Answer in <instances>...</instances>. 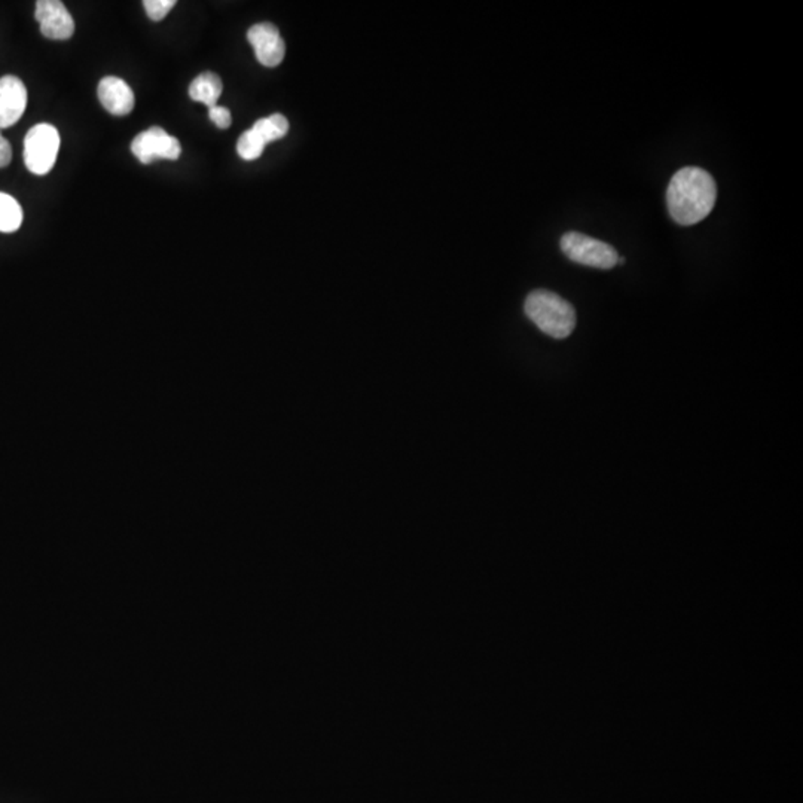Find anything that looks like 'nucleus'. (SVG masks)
Returning a JSON list of instances; mask_svg holds the SVG:
<instances>
[{
	"mask_svg": "<svg viewBox=\"0 0 803 803\" xmlns=\"http://www.w3.org/2000/svg\"><path fill=\"white\" fill-rule=\"evenodd\" d=\"M716 199V180L700 167H684L668 185V211L675 224L683 227L704 220L714 208Z\"/></svg>",
	"mask_w": 803,
	"mask_h": 803,
	"instance_id": "f257e3e1",
	"label": "nucleus"
},
{
	"mask_svg": "<svg viewBox=\"0 0 803 803\" xmlns=\"http://www.w3.org/2000/svg\"><path fill=\"white\" fill-rule=\"evenodd\" d=\"M528 319L547 335L564 340L576 327V311L572 304L551 290H535L524 305Z\"/></svg>",
	"mask_w": 803,
	"mask_h": 803,
	"instance_id": "f03ea898",
	"label": "nucleus"
},
{
	"mask_svg": "<svg viewBox=\"0 0 803 803\" xmlns=\"http://www.w3.org/2000/svg\"><path fill=\"white\" fill-rule=\"evenodd\" d=\"M60 150V134L54 125L38 124L24 139V164L30 173L45 176L53 170Z\"/></svg>",
	"mask_w": 803,
	"mask_h": 803,
	"instance_id": "7ed1b4c3",
	"label": "nucleus"
},
{
	"mask_svg": "<svg viewBox=\"0 0 803 803\" xmlns=\"http://www.w3.org/2000/svg\"><path fill=\"white\" fill-rule=\"evenodd\" d=\"M561 249L570 261L591 268L612 269L617 266L619 259L612 246L576 231L564 234Z\"/></svg>",
	"mask_w": 803,
	"mask_h": 803,
	"instance_id": "20e7f679",
	"label": "nucleus"
},
{
	"mask_svg": "<svg viewBox=\"0 0 803 803\" xmlns=\"http://www.w3.org/2000/svg\"><path fill=\"white\" fill-rule=\"evenodd\" d=\"M131 152L141 164H150L155 160H178L182 153V146L176 137L170 136L161 127H152L143 133L137 134L131 143Z\"/></svg>",
	"mask_w": 803,
	"mask_h": 803,
	"instance_id": "39448f33",
	"label": "nucleus"
},
{
	"mask_svg": "<svg viewBox=\"0 0 803 803\" xmlns=\"http://www.w3.org/2000/svg\"><path fill=\"white\" fill-rule=\"evenodd\" d=\"M34 18L41 25V34L53 41H66L75 34V21L60 0H39Z\"/></svg>",
	"mask_w": 803,
	"mask_h": 803,
	"instance_id": "423d86ee",
	"label": "nucleus"
},
{
	"mask_svg": "<svg viewBox=\"0 0 803 803\" xmlns=\"http://www.w3.org/2000/svg\"><path fill=\"white\" fill-rule=\"evenodd\" d=\"M247 39L262 66L276 67L283 62L286 45L276 25L271 23L252 25L247 32Z\"/></svg>",
	"mask_w": 803,
	"mask_h": 803,
	"instance_id": "0eeeda50",
	"label": "nucleus"
},
{
	"mask_svg": "<svg viewBox=\"0 0 803 803\" xmlns=\"http://www.w3.org/2000/svg\"><path fill=\"white\" fill-rule=\"evenodd\" d=\"M27 108V90L17 76L0 78V130L17 124Z\"/></svg>",
	"mask_w": 803,
	"mask_h": 803,
	"instance_id": "6e6552de",
	"label": "nucleus"
},
{
	"mask_svg": "<svg viewBox=\"0 0 803 803\" xmlns=\"http://www.w3.org/2000/svg\"><path fill=\"white\" fill-rule=\"evenodd\" d=\"M99 100L109 113L116 116L129 115L134 109V92L124 79L106 76L99 82Z\"/></svg>",
	"mask_w": 803,
	"mask_h": 803,
	"instance_id": "1a4fd4ad",
	"label": "nucleus"
},
{
	"mask_svg": "<svg viewBox=\"0 0 803 803\" xmlns=\"http://www.w3.org/2000/svg\"><path fill=\"white\" fill-rule=\"evenodd\" d=\"M222 90H224V85H222L219 76L213 72H204L201 75L197 76L189 85V97L194 102L206 104L210 109L213 106H218V100L222 96Z\"/></svg>",
	"mask_w": 803,
	"mask_h": 803,
	"instance_id": "9d476101",
	"label": "nucleus"
},
{
	"mask_svg": "<svg viewBox=\"0 0 803 803\" xmlns=\"http://www.w3.org/2000/svg\"><path fill=\"white\" fill-rule=\"evenodd\" d=\"M252 130L261 137L262 140L266 141V145H268L271 141L286 136L289 131V121L280 113H274V115L256 121Z\"/></svg>",
	"mask_w": 803,
	"mask_h": 803,
	"instance_id": "9b49d317",
	"label": "nucleus"
},
{
	"mask_svg": "<svg viewBox=\"0 0 803 803\" xmlns=\"http://www.w3.org/2000/svg\"><path fill=\"white\" fill-rule=\"evenodd\" d=\"M23 224V208L17 199L0 192V232H15Z\"/></svg>",
	"mask_w": 803,
	"mask_h": 803,
	"instance_id": "f8f14e48",
	"label": "nucleus"
},
{
	"mask_svg": "<svg viewBox=\"0 0 803 803\" xmlns=\"http://www.w3.org/2000/svg\"><path fill=\"white\" fill-rule=\"evenodd\" d=\"M266 141L262 140L261 137L257 136L250 129L241 134L240 139H238L237 152L246 161H253V160H257V158L261 157L262 152L266 150Z\"/></svg>",
	"mask_w": 803,
	"mask_h": 803,
	"instance_id": "ddd939ff",
	"label": "nucleus"
},
{
	"mask_svg": "<svg viewBox=\"0 0 803 803\" xmlns=\"http://www.w3.org/2000/svg\"><path fill=\"white\" fill-rule=\"evenodd\" d=\"M146 14L152 21H161L176 6V0H145Z\"/></svg>",
	"mask_w": 803,
	"mask_h": 803,
	"instance_id": "4468645a",
	"label": "nucleus"
},
{
	"mask_svg": "<svg viewBox=\"0 0 803 803\" xmlns=\"http://www.w3.org/2000/svg\"><path fill=\"white\" fill-rule=\"evenodd\" d=\"M208 116L215 122L216 127H219V129H228L229 125H231V112L224 106H213V108L208 109Z\"/></svg>",
	"mask_w": 803,
	"mask_h": 803,
	"instance_id": "2eb2a0df",
	"label": "nucleus"
},
{
	"mask_svg": "<svg viewBox=\"0 0 803 803\" xmlns=\"http://www.w3.org/2000/svg\"><path fill=\"white\" fill-rule=\"evenodd\" d=\"M11 160H13L11 143L0 133V169L8 167L11 164Z\"/></svg>",
	"mask_w": 803,
	"mask_h": 803,
	"instance_id": "dca6fc26",
	"label": "nucleus"
}]
</instances>
